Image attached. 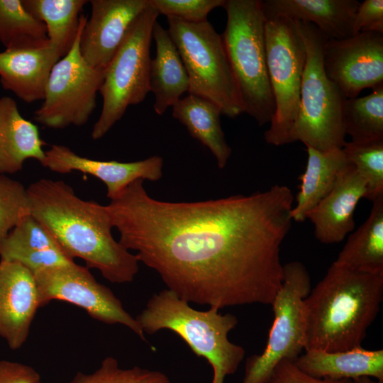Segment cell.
Returning a JSON list of instances; mask_svg holds the SVG:
<instances>
[{"instance_id": "6da1fadb", "label": "cell", "mask_w": 383, "mask_h": 383, "mask_svg": "<svg viewBox=\"0 0 383 383\" xmlns=\"http://www.w3.org/2000/svg\"><path fill=\"white\" fill-rule=\"evenodd\" d=\"M137 179L106 208L118 242L136 251L180 299L219 310L270 304L280 288L281 245L294 200L275 184L250 195L194 202L151 197Z\"/></svg>"}, {"instance_id": "7a4b0ae2", "label": "cell", "mask_w": 383, "mask_h": 383, "mask_svg": "<svg viewBox=\"0 0 383 383\" xmlns=\"http://www.w3.org/2000/svg\"><path fill=\"white\" fill-rule=\"evenodd\" d=\"M27 190L31 215L71 258L83 260L87 268L98 270L111 283L134 279L139 260L113 237L106 206L79 198L61 180L40 179Z\"/></svg>"}, {"instance_id": "3957f363", "label": "cell", "mask_w": 383, "mask_h": 383, "mask_svg": "<svg viewBox=\"0 0 383 383\" xmlns=\"http://www.w3.org/2000/svg\"><path fill=\"white\" fill-rule=\"evenodd\" d=\"M383 300V274L333 262L305 299V350L336 352L362 347Z\"/></svg>"}, {"instance_id": "277c9868", "label": "cell", "mask_w": 383, "mask_h": 383, "mask_svg": "<svg viewBox=\"0 0 383 383\" xmlns=\"http://www.w3.org/2000/svg\"><path fill=\"white\" fill-rule=\"evenodd\" d=\"M218 311L215 307L194 309L166 289L153 294L135 318L144 333L152 335L164 329L177 333L194 354L211 365V383H223L237 371L245 351L228 337L238 323L237 317Z\"/></svg>"}, {"instance_id": "5b68a950", "label": "cell", "mask_w": 383, "mask_h": 383, "mask_svg": "<svg viewBox=\"0 0 383 383\" xmlns=\"http://www.w3.org/2000/svg\"><path fill=\"white\" fill-rule=\"evenodd\" d=\"M227 23L221 35L238 88L243 113L259 126L275 111L266 61L265 16L260 0H225Z\"/></svg>"}, {"instance_id": "8992f818", "label": "cell", "mask_w": 383, "mask_h": 383, "mask_svg": "<svg viewBox=\"0 0 383 383\" xmlns=\"http://www.w3.org/2000/svg\"><path fill=\"white\" fill-rule=\"evenodd\" d=\"M306 48V57L296 120L289 142H302L320 151L341 149L345 133L343 104L345 98L327 77L323 62L328 39L314 25L294 21Z\"/></svg>"}, {"instance_id": "52a82bcc", "label": "cell", "mask_w": 383, "mask_h": 383, "mask_svg": "<svg viewBox=\"0 0 383 383\" xmlns=\"http://www.w3.org/2000/svg\"><path fill=\"white\" fill-rule=\"evenodd\" d=\"M167 18V30L189 77L188 94L213 102L228 117L243 113L221 35L208 21L189 23L174 17Z\"/></svg>"}, {"instance_id": "ba28073f", "label": "cell", "mask_w": 383, "mask_h": 383, "mask_svg": "<svg viewBox=\"0 0 383 383\" xmlns=\"http://www.w3.org/2000/svg\"><path fill=\"white\" fill-rule=\"evenodd\" d=\"M158 16L150 4L104 70V80L99 91L103 104L91 131L94 140L104 136L129 106L141 103L150 91V48Z\"/></svg>"}, {"instance_id": "9c48e42d", "label": "cell", "mask_w": 383, "mask_h": 383, "mask_svg": "<svg viewBox=\"0 0 383 383\" xmlns=\"http://www.w3.org/2000/svg\"><path fill=\"white\" fill-rule=\"evenodd\" d=\"M311 289L310 275L301 262L283 265L282 285L271 304L274 317L265 348L247 359L242 383H266L279 362H294L305 351V299Z\"/></svg>"}, {"instance_id": "30bf717a", "label": "cell", "mask_w": 383, "mask_h": 383, "mask_svg": "<svg viewBox=\"0 0 383 383\" xmlns=\"http://www.w3.org/2000/svg\"><path fill=\"white\" fill-rule=\"evenodd\" d=\"M265 40L275 111L264 136L267 143L279 146L290 143L289 133L299 106L306 52L295 22L290 19H267Z\"/></svg>"}, {"instance_id": "8fae6325", "label": "cell", "mask_w": 383, "mask_h": 383, "mask_svg": "<svg viewBox=\"0 0 383 383\" xmlns=\"http://www.w3.org/2000/svg\"><path fill=\"white\" fill-rule=\"evenodd\" d=\"M87 19L82 14L77 38L70 52L53 66L43 102L34 112V120L45 127L83 126L96 108L104 70L90 66L80 54L79 36Z\"/></svg>"}, {"instance_id": "7c38bea8", "label": "cell", "mask_w": 383, "mask_h": 383, "mask_svg": "<svg viewBox=\"0 0 383 383\" xmlns=\"http://www.w3.org/2000/svg\"><path fill=\"white\" fill-rule=\"evenodd\" d=\"M40 307L52 300L83 309L91 318L106 324H121L140 339L145 333L135 318L123 306L113 292L99 283L89 268L75 262L35 272Z\"/></svg>"}, {"instance_id": "4fadbf2b", "label": "cell", "mask_w": 383, "mask_h": 383, "mask_svg": "<svg viewBox=\"0 0 383 383\" xmlns=\"http://www.w3.org/2000/svg\"><path fill=\"white\" fill-rule=\"evenodd\" d=\"M325 72L345 99L383 84V33L360 32L343 40L327 39L323 53Z\"/></svg>"}, {"instance_id": "5bb4252c", "label": "cell", "mask_w": 383, "mask_h": 383, "mask_svg": "<svg viewBox=\"0 0 383 383\" xmlns=\"http://www.w3.org/2000/svg\"><path fill=\"white\" fill-rule=\"evenodd\" d=\"M91 16L82 26L79 52L91 67L105 70L149 0H91Z\"/></svg>"}, {"instance_id": "9a60e30c", "label": "cell", "mask_w": 383, "mask_h": 383, "mask_svg": "<svg viewBox=\"0 0 383 383\" xmlns=\"http://www.w3.org/2000/svg\"><path fill=\"white\" fill-rule=\"evenodd\" d=\"M40 307L34 274L14 261L0 260V337L12 350L26 342Z\"/></svg>"}, {"instance_id": "2e32d148", "label": "cell", "mask_w": 383, "mask_h": 383, "mask_svg": "<svg viewBox=\"0 0 383 383\" xmlns=\"http://www.w3.org/2000/svg\"><path fill=\"white\" fill-rule=\"evenodd\" d=\"M44 167L60 174L78 171L101 180L111 200L137 179L157 181L162 176L163 160L160 156L129 162L101 161L80 156L68 147L52 145L45 151Z\"/></svg>"}, {"instance_id": "e0dca14e", "label": "cell", "mask_w": 383, "mask_h": 383, "mask_svg": "<svg viewBox=\"0 0 383 383\" xmlns=\"http://www.w3.org/2000/svg\"><path fill=\"white\" fill-rule=\"evenodd\" d=\"M366 192L365 181L348 163L331 191L307 216L314 226L316 238L326 245L343 241L355 228L354 212Z\"/></svg>"}, {"instance_id": "ac0fdd59", "label": "cell", "mask_w": 383, "mask_h": 383, "mask_svg": "<svg viewBox=\"0 0 383 383\" xmlns=\"http://www.w3.org/2000/svg\"><path fill=\"white\" fill-rule=\"evenodd\" d=\"M357 0H265L266 19L285 18L314 25L328 39L353 36Z\"/></svg>"}, {"instance_id": "d6986e66", "label": "cell", "mask_w": 383, "mask_h": 383, "mask_svg": "<svg viewBox=\"0 0 383 383\" xmlns=\"http://www.w3.org/2000/svg\"><path fill=\"white\" fill-rule=\"evenodd\" d=\"M1 260L21 263L33 274L74 263L52 234L31 213L11 230L0 248Z\"/></svg>"}, {"instance_id": "ffe728a7", "label": "cell", "mask_w": 383, "mask_h": 383, "mask_svg": "<svg viewBox=\"0 0 383 383\" xmlns=\"http://www.w3.org/2000/svg\"><path fill=\"white\" fill-rule=\"evenodd\" d=\"M51 44L0 52V83L26 103L43 100L50 72L60 59Z\"/></svg>"}, {"instance_id": "44dd1931", "label": "cell", "mask_w": 383, "mask_h": 383, "mask_svg": "<svg viewBox=\"0 0 383 383\" xmlns=\"http://www.w3.org/2000/svg\"><path fill=\"white\" fill-rule=\"evenodd\" d=\"M45 143L38 127L21 114L14 99L0 98V174H14L28 159L41 165L45 158Z\"/></svg>"}, {"instance_id": "7402d4cb", "label": "cell", "mask_w": 383, "mask_h": 383, "mask_svg": "<svg viewBox=\"0 0 383 383\" xmlns=\"http://www.w3.org/2000/svg\"><path fill=\"white\" fill-rule=\"evenodd\" d=\"M303 372L316 378L355 379L362 377L383 383V350L362 347L327 352L308 350L294 362Z\"/></svg>"}, {"instance_id": "603a6c76", "label": "cell", "mask_w": 383, "mask_h": 383, "mask_svg": "<svg viewBox=\"0 0 383 383\" xmlns=\"http://www.w3.org/2000/svg\"><path fill=\"white\" fill-rule=\"evenodd\" d=\"M152 38L156 45L155 57L150 61V91L155 96L153 109L158 115L173 106L189 91V79L180 55L167 30L157 21Z\"/></svg>"}, {"instance_id": "cb8c5ba5", "label": "cell", "mask_w": 383, "mask_h": 383, "mask_svg": "<svg viewBox=\"0 0 383 383\" xmlns=\"http://www.w3.org/2000/svg\"><path fill=\"white\" fill-rule=\"evenodd\" d=\"M307 163L300 175L296 205L291 210L292 221L303 222L309 212L331 191L340 171L349 162L342 148L320 151L306 146Z\"/></svg>"}, {"instance_id": "d4e9b609", "label": "cell", "mask_w": 383, "mask_h": 383, "mask_svg": "<svg viewBox=\"0 0 383 383\" xmlns=\"http://www.w3.org/2000/svg\"><path fill=\"white\" fill-rule=\"evenodd\" d=\"M220 109L213 102L192 94L172 106V116L182 123L194 138L206 146L223 169L231 154L221 125Z\"/></svg>"}, {"instance_id": "484cf974", "label": "cell", "mask_w": 383, "mask_h": 383, "mask_svg": "<svg viewBox=\"0 0 383 383\" xmlns=\"http://www.w3.org/2000/svg\"><path fill=\"white\" fill-rule=\"evenodd\" d=\"M372 202L367 219L349 235L333 262L351 270L383 274V195Z\"/></svg>"}, {"instance_id": "4316f807", "label": "cell", "mask_w": 383, "mask_h": 383, "mask_svg": "<svg viewBox=\"0 0 383 383\" xmlns=\"http://www.w3.org/2000/svg\"><path fill=\"white\" fill-rule=\"evenodd\" d=\"M87 0H22L25 9L43 22L49 43L60 57L72 49L82 23L81 12Z\"/></svg>"}, {"instance_id": "83f0119b", "label": "cell", "mask_w": 383, "mask_h": 383, "mask_svg": "<svg viewBox=\"0 0 383 383\" xmlns=\"http://www.w3.org/2000/svg\"><path fill=\"white\" fill-rule=\"evenodd\" d=\"M0 42L6 50L37 49L49 43L45 25L25 9L22 0H0Z\"/></svg>"}, {"instance_id": "f1b7e54d", "label": "cell", "mask_w": 383, "mask_h": 383, "mask_svg": "<svg viewBox=\"0 0 383 383\" xmlns=\"http://www.w3.org/2000/svg\"><path fill=\"white\" fill-rule=\"evenodd\" d=\"M343 123L352 142L383 140V84L364 97L345 99Z\"/></svg>"}, {"instance_id": "f546056e", "label": "cell", "mask_w": 383, "mask_h": 383, "mask_svg": "<svg viewBox=\"0 0 383 383\" xmlns=\"http://www.w3.org/2000/svg\"><path fill=\"white\" fill-rule=\"evenodd\" d=\"M342 150L348 162L365 182V199L373 201L383 195V140L363 143L346 141Z\"/></svg>"}, {"instance_id": "4dcf8cb0", "label": "cell", "mask_w": 383, "mask_h": 383, "mask_svg": "<svg viewBox=\"0 0 383 383\" xmlns=\"http://www.w3.org/2000/svg\"><path fill=\"white\" fill-rule=\"evenodd\" d=\"M39 383H42L41 382ZM70 383H172L162 372L138 366L121 368L117 359L105 357L91 373L77 372Z\"/></svg>"}, {"instance_id": "1f68e13d", "label": "cell", "mask_w": 383, "mask_h": 383, "mask_svg": "<svg viewBox=\"0 0 383 383\" xmlns=\"http://www.w3.org/2000/svg\"><path fill=\"white\" fill-rule=\"evenodd\" d=\"M29 213L27 188L21 182L0 174V248L11 230Z\"/></svg>"}, {"instance_id": "d6a6232c", "label": "cell", "mask_w": 383, "mask_h": 383, "mask_svg": "<svg viewBox=\"0 0 383 383\" xmlns=\"http://www.w3.org/2000/svg\"><path fill=\"white\" fill-rule=\"evenodd\" d=\"M159 15L177 18L189 23L208 21L209 13L223 6L225 0H149Z\"/></svg>"}, {"instance_id": "836d02e7", "label": "cell", "mask_w": 383, "mask_h": 383, "mask_svg": "<svg viewBox=\"0 0 383 383\" xmlns=\"http://www.w3.org/2000/svg\"><path fill=\"white\" fill-rule=\"evenodd\" d=\"M383 33V1L365 0L359 4L353 23V35L360 32Z\"/></svg>"}, {"instance_id": "e575fe53", "label": "cell", "mask_w": 383, "mask_h": 383, "mask_svg": "<svg viewBox=\"0 0 383 383\" xmlns=\"http://www.w3.org/2000/svg\"><path fill=\"white\" fill-rule=\"evenodd\" d=\"M350 380L313 377L301 371L294 362L284 360L274 368L266 383H350Z\"/></svg>"}, {"instance_id": "d590c367", "label": "cell", "mask_w": 383, "mask_h": 383, "mask_svg": "<svg viewBox=\"0 0 383 383\" xmlns=\"http://www.w3.org/2000/svg\"><path fill=\"white\" fill-rule=\"evenodd\" d=\"M40 382V376L33 367L18 362L0 360V383Z\"/></svg>"}, {"instance_id": "8d00e7d4", "label": "cell", "mask_w": 383, "mask_h": 383, "mask_svg": "<svg viewBox=\"0 0 383 383\" xmlns=\"http://www.w3.org/2000/svg\"><path fill=\"white\" fill-rule=\"evenodd\" d=\"M350 383H379V382L373 378L368 377H362L350 380Z\"/></svg>"}]
</instances>
